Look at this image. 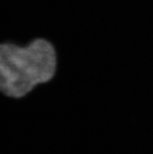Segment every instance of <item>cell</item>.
<instances>
[{
  "mask_svg": "<svg viewBox=\"0 0 153 154\" xmlns=\"http://www.w3.org/2000/svg\"><path fill=\"white\" fill-rule=\"evenodd\" d=\"M56 68V51L45 39L24 47L0 44V93L14 99L25 97L38 85L51 81Z\"/></svg>",
  "mask_w": 153,
  "mask_h": 154,
  "instance_id": "cell-1",
  "label": "cell"
}]
</instances>
